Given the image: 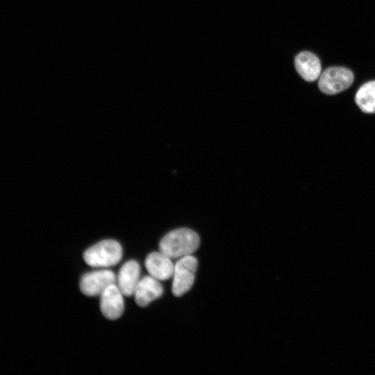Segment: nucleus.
Listing matches in <instances>:
<instances>
[{
  "label": "nucleus",
  "mask_w": 375,
  "mask_h": 375,
  "mask_svg": "<svg viewBox=\"0 0 375 375\" xmlns=\"http://www.w3.org/2000/svg\"><path fill=\"white\" fill-rule=\"evenodd\" d=\"M198 234L188 228L174 229L167 233L159 243L160 251L171 259L192 255L199 248Z\"/></svg>",
  "instance_id": "obj_1"
},
{
  "label": "nucleus",
  "mask_w": 375,
  "mask_h": 375,
  "mask_svg": "<svg viewBox=\"0 0 375 375\" xmlns=\"http://www.w3.org/2000/svg\"><path fill=\"white\" fill-rule=\"evenodd\" d=\"M144 264L150 276L158 281H166L173 276L174 265L170 258L160 251L149 253Z\"/></svg>",
  "instance_id": "obj_7"
},
{
  "label": "nucleus",
  "mask_w": 375,
  "mask_h": 375,
  "mask_svg": "<svg viewBox=\"0 0 375 375\" xmlns=\"http://www.w3.org/2000/svg\"><path fill=\"white\" fill-rule=\"evenodd\" d=\"M140 276V267L135 260H129L122 266L117 276V286L123 295L130 297L134 294Z\"/></svg>",
  "instance_id": "obj_9"
},
{
  "label": "nucleus",
  "mask_w": 375,
  "mask_h": 375,
  "mask_svg": "<svg viewBox=\"0 0 375 375\" xmlns=\"http://www.w3.org/2000/svg\"><path fill=\"white\" fill-rule=\"evenodd\" d=\"M116 276L108 269L93 271L83 274L80 281V290L88 297L100 296L110 285L115 284Z\"/></svg>",
  "instance_id": "obj_5"
},
{
  "label": "nucleus",
  "mask_w": 375,
  "mask_h": 375,
  "mask_svg": "<svg viewBox=\"0 0 375 375\" xmlns=\"http://www.w3.org/2000/svg\"><path fill=\"white\" fill-rule=\"evenodd\" d=\"M197 269V260L192 255L178 258L174 267L172 290L181 297L192 288Z\"/></svg>",
  "instance_id": "obj_3"
},
{
  "label": "nucleus",
  "mask_w": 375,
  "mask_h": 375,
  "mask_svg": "<svg viewBox=\"0 0 375 375\" xmlns=\"http://www.w3.org/2000/svg\"><path fill=\"white\" fill-rule=\"evenodd\" d=\"M162 293L163 288L159 281L151 276H146L139 281L133 294L136 303L144 307Z\"/></svg>",
  "instance_id": "obj_8"
},
{
  "label": "nucleus",
  "mask_w": 375,
  "mask_h": 375,
  "mask_svg": "<svg viewBox=\"0 0 375 375\" xmlns=\"http://www.w3.org/2000/svg\"><path fill=\"white\" fill-rule=\"evenodd\" d=\"M353 81L351 70L342 67H331L319 76L318 86L326 94H335L347 89Z\"/></svg>",
  "instance_id": "obj_4"
},
{
  "label": "nucleus",
  "mask_w": 375,
  "mask_h": 375,
  "mask_svg": "<svg viewBox=\"0 0 375 375\" xmlns=\"http://www.w3.org/2000/svg\"><path fill=\"white\" fill-rule=\"evenodd\" d=\"M355 101L365 113L375 112V81L363 84L356 92Z\"/></svg>",
  "instance_id": "obj_11"
},
{
  "label": "nucleus",
  "mask_w": 375,
  "mask_h": 375,
  "mask_svg": "<svg viewBox=\"0 0 375 375\" xmlns=\"http://www.w3.org/2000/svg\"><path fill=\"white\" fill-rule=\"evenodd\" d=\"M122 249L114 240H101L88 249L83 253L86 264L94 267H106L117 265L122 259Z\"/></svg>",
  "instance_id": "obj_2"
},
{
  "label": "nucleus",
  "mask_w": 375,
  "mask_h": 375,
  "mask_svg": "<svg viewBox=\"0 0 375 375\" xmlns=\"http://www.w3.org/2000/svg\"><path fill=\"white\" fill-rule=\"evenodd\" d=\"M296 70L306 81H314L321 74V64L319 58L309 51L299 53L294 59Z\"/></svg>",
  "instance_id": "obj_10"
},
{
  "label": "nucleus",
  "mask_w": 375,
  "mask_h": 375,
  "mask_svg": "<svg viewBox=\"0 0 375 375\" xmlns=\"http://www.w3.org/2000/svg\"><path fill=\"white\" fill-rule=\"evenodd\" d=\"M122 293L118 286H108L100 295V310L103 315L115 320L122 316L124 310Z\"/></svg>",
  "instance_id": "obj_6"
}]
</instances>
